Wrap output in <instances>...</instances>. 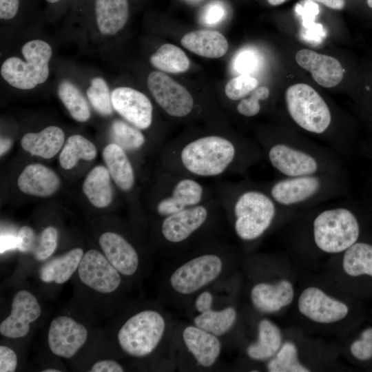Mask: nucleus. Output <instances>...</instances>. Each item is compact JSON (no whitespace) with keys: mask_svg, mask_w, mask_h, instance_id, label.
I'll list each match as a JSON object with an SVG mask.
<instances>
[{"mask_svg":"<svg viewBox=\"0 0 372 372\" xmlns=\"http://www.w3.org/2000/svg\"><path fill=\"white\" fill-rule=\"evenodd\" d=\"M261 185L283 208L298 211L346 196V176L316 174L282 176Z\"/></svg>","mask_w":372,"mask_h":372,"instance_id":"nucleus-8","label":"nucleus"},{"mask_svg":"<svg viewBox=\"0 0 372 372\" xmlns=\"http://www.w3.org/2000/svg\"><path fill=\"white\" fill-rule=\"evenodd\" d=\"M172 344L178 349V355L185 356L186 363L191 362L200 369L212 368L222 351L220 338L194 324L183 325L180 329L175 327Z\"/></svg>","mask_w":372,"mask_h":372,"instance_id":"nucleus-14","label":"nucleus"},{"mask_svg":"<svg viewBox=\"0 0 372 372\" xmlns=\"http://www.w3.org/2000/svg\"><path fill=\"white\" fill-rule=\"evenodd\" d=\"M36 237L37 235L31 227L28 226L22 227L17 234V249L23 253H31Z\"/></svg>","mask_w":372,"mask_h":372,"instance_id":"nucleus-44","label":"nucleus"},{"mask_svg":"<svg viewBox=\"0 0 372 372\" xmlns=\"http://www.w3.org/2000/svg\"><path fill=\"white\" fill-rule=\"evenodd\" d=\"M269 95L267 87H257L247 97L238 101L236 106V112L246 118L254 117L262 110L261 102L267 100Z\"/></svg>","mask_w":372,"mask_h":372,"instance_id":"nucleus-38","label":"nucleus"},{"mask_svg":"<svg viewBox=\"0 0 372 372\" xmlns=\"http://www.w3.org/2000/svg\"><path fill=\"white\" fill-rule=\"evenodd\" d=\"M153 209L158 220L212 198L214 188L199 179L161 168L156 185Z\"/></svg>","mask_w":372,"mask_h":372,"instance_id":"nucleus-12","label":"nucleus"},{"mask_svg":"<svg viewBox=\"0 0 372 372\" xmlns=\"http://www.w3.org/2000/svg\"><path fill=\"white\" fill-rule=\"evenodd\" d=\"M349 351L358 360L366 361L372 358V327L362 331L359 338L351 343Z\"/></svg>","mask_w":372,"mask_h":372,"instance_id":"nucleus-41","label":"nucleus"},{"mask_svg":"<svg viewBox=\"0 0 372 372\" xmlns=\"http://www.w3.org/2000/svg\"><path fill=\"white\" fill-rule=\"evenodd\" d=\"M368 152L369 153L371 158H372V145L371 146H368Z\"/></svg>","mask_w":372,"mask_h":372,"instance_id":"nucleus-54","label":"nucleus"},{"mask_svg":"<svg viewBox=\"0 0 372 372\" xmlns=\"http://www.w3.org/2000/svg\"><path fill=\"white\" fill-rule=\"evenodd\" d=\"M181 45L199 56L216 59L223 56L228 50V42L223 34L215 30H200L185 34Z\"/></svg>","mask_w":372,"mask_h":372,"instance_id":"nucleus-28","label":"nucleus"},{"mask_svg":"<svg viewBox=\"0 0 372 372\" xmlns=\"http://www.w3.org/2000/svg\"><path fill=\"white\" fill-rule=\"evenodd\" d=\"M113 108L129 123L141 130L152 124L153 106L143 93L129 87H118L111 92Z\"/></svg>","mask_w":372,"mask_h":372,"instance_id":"nucleus-20","label":"nucleus"},{"mask_svg":"<svg viewBox=\"0 0 372 372\" xmlns=\"http://www.w3.org/2000/svg\"><path fill=\"white\" fill-rule=\"evenodd\" d=\"M111 176L107 168L102 165L94 167L87 175L83 191L94 207L103 208L109 206L113 200Z\"/></svg>","mask_w":372,"mask_h":372,"instance_id":"nucleus-31","label":"nucleus"},{"mask_svg":"<svg viewBox=\"0 0 372 372\" xmlns=\"http://www.w3.org/2000/svg\"><path fill=\"white\" fill-rule=\"evenodd\" d=\"M17 185L19 189L27 194L46 197L59 189L60 180L57 174L41 164L27 165L19 176Z\"/></svg>","mask_w":372,"mask_h":372,"instance_id":"nucleus-25","label":"nucleus"},{"mask_svg":"<svg viewBox=\"0 0 372 372\" xmlns=\"http://www.w3.org/2000/svg\"><path fill=\"white\" fill-rule=\"evenodd\" d=\"M103 158L107 169L116 186L125 193H130L135 187L136 176L126 152L112 143L103 149Z\"/></svg>","mask_w":372,"mask_h":372,"instance_id":"nucleus-27","label":"nucleus"},{"mask_svg":"<svg viewBox=\"0 0 372 372\" xmlns=\"http://www.w3.org/2000/svg\"><path fill=\"white\" fill-rule=\"evenodd\" d=\"M263 160L257 141L220 133L175 138L163 146L161 168L194 178L246 175Z\"/></svg>","mask_w":372,"mask_h":372,"instance_id":"nucleus-1","label":"nucleus"},{"mask_svg":"<svg viewBox=\"0 0 372 372\" xmlns=\"http://www.w3.org/2000/svg\"><path fill=\"white\" fill-rule=\"evenodd\" d=\"M327 275L333 282L363 276L372 278V242L360 239L325 262Z\"/></svg>","mask_w":372,"mask_h":372,"instance_id":"nucleus-16","label":"nucleus"},{"mask_svg":"<svg viewBox=\"0 0 372 372\" xmlns=\"http://www.w3.org/2000/svg\"><path fill=\"white\" fill-rule=\"evenodd\" d=\"M49 3H56V2H58L60 0H46Z\"/></svg>","mask_w":372,"mask_h":372,"instance_id":"nucleus-55","label":"nucleus"},{"mask_svg":"<svg viewBox=\"0 0 372 372\" xmlns=\"http://www.w3.org/2000/svg\"><path fill=\"white\" fill-rule=\"evenodd\" d=\"M41 314V309L36 297L26 290H21L12 299L10 316L0 324V333L9 338L24 337L30 331V324Z\"/></svg>","mask_w":372,"mask_h":372,"instance_id":"nucleus-21","label":"nucleus"},{"mask_svg":"<svg viewBox=\"0 0 372 372\" xmlns=\"http://www.w3.org/2000/svg\"><path fill=\"white\" fill-rule=\"evenodd\" d=\"M21 52L25 61L16 56L8 58L1 65V74L12 87L31 90L48 79L52 48L45 41L37 39L25 43Z\"/></svg>","mask_w":372,"mask_h":372,"instance_id":"nucleus-13","label":"nucleus"},{"mask_svg":"<svg viewBox=\"0 0 372 372\" xmlns=\"http://www.w3.org/2000/svg\"><path fill=\"white\" fill-rule=\"evenodd\" d=\"M225 15L226 8L224 4L219 1H214L203 8L200 20L204 25L212 26L223 21Z\"/></svg>","mask_w":372,"mask_h":372,"instance_id":"nucleus-42","label":"nucleus"},{"mask_svg":"<svg viewBox=\"0 0 372 372\" xmlns=\"http://www.w3.org/2000/svg\"><path fill=\"white\" fill-rule=\"evenodd\" d=\"M296 340L284 339L277 353L267 362L269 372H310L315 369Z\"/></svg>","mask_w":372,"mask_h":372,"instance_id":"nucleus-26","label":"nucleus"},{"mask_svg":"<svg viewBox=\"0 0 372 372\" xmlns=\"http://www.w3.org/2000/svg\"><path fill=\"white\" fill-rule=\"evenodd\" d=\"M18 238L13 235H1L0 238V254L5 251L17 248Z\"/></svg>","mask_w":372,"mask_h":372,"instance_id":"nucleus-48","label":"nucleus"},{"mask_svg":"<svg viewBox=\"0 0 372 372\" xmlns=\"http://www.w3.org/2000/svg\"><path fill=\"white\" fill-rule=\"evenodd\" d=\"M285 110L290 119L300 130L318 136L340 156H346L344 148L333 132V112L323 97L305 83L289 86L285 94Z\"/></svg>","mask_w":372,"mask_h":372,"instance_id":"nucleus-9","label":"nucleus"},{"mask_svg":"<svg viewBox=\"0 0 372 372\" xmlns=\"http://www.w3.org/2000/svg\"><path fill=\"white\" fill-rule=\"evenodd\" d=\"M97 154L95 145L84 136L74 134L70 136L59 155V163L65 169L73 168L80 159L91 161Z\"/></svg>","mask_w":372,"mask_h":372,"instance_id":"nucleus-33","label":"nucleus"},{"mask_svg":"<svg viewBox=\"0 0 372 372\" xmlns=\"http://www.w3.org/2000/svg\"><path fill=\"white\" fill-rule=\"evenodd\" d=\"M366 5L372 9V0H366Z\"/></svg>","mask_w":372,"mask_h":372,"instance_id":"nucleus-53","label":"nucleus"},{"mask_svg":"<svg viewBox=\"0 0 372 372\" xmlns=\"http://www.w3.org/2000/svg\"><path fill=\"white\" fill-rule=\"evenodd\" d=\"M110 136L114 143L129 152L141 149L146 142L145 137L141 130L118 119L112 122Z\"/></svg>","mask_w":372,"mask_h":372,"instance_id":"nucleus-36","label":"nucleus"},{"mask_svg":"<svg viewBox=\"0 0 372 372\" xmlns=\"http://www.w3.org/2000/svg\"><path fill=\"white\" fill-rule=\"evenodd\" d=\"M87 331L73 318L61 316L50 323L48 341L52 353L64 358L73 357L85 343Z\"/></svg>","mask_w":372,"mask_h":372,"instance_id":"nucleus-19","label":"nucleus"},{"mask_svg":"<svg viewBox=\"0 0 372 372\" xmlns=\"http://www.w3.org/2000/svg\"><path fill=\"white\" fill-rule=\"evenodd\" d=\"M81 282L99 293H109L121 285L120 273L99 251L90 249L83 254L78 267Z\"/></svg>","mask_w":372,"mask_h":372,"instance_id":"nucleus-18","label":"nucleus"},{"mask_svg":"<svg viewBox=\"0 0 372 372\" xmlns=\"http://www.w3.org/2000/svg\"><path fill=\"white\" fill-rule=\"evenodd\" d=\"M99 242L105 256L121 274L125 276L135 274L139 267V256L125 237L108 231L101 235Z\"/></svg>","mask_w":372,"mask_h":372,"instance_id":"nucleus-22","label":"nucleus"},{"mask_svg":"<svg viewBox=\"0 0 372 372\" xmlns=\"http://www.w3.org/2000/svg\"><path fill=\"white\" fill-rule=\"evenodd\" d=\"M175 327L170 316L157 309H146L130 317L121 326L117 340L128 355L146 358L165 340H172Z\"/></svg>","mask_w":372,"mask_h":372,"instance_id":"nucleus-11","label":"nucleus"},{"mask_svg":"<svg viewBox=\"0 0 372 372\" xmlns=\"http://www.w3.org/2000/svg\"><path fill=\"white\" fill-rule=\"evenodd\" d=\"M328 8L334 10H342L346 6V0H313Z\"/></svg>","mask_w":372,"mask_h":372,"instance_id":"nucleus-49","label":"nucleus"},{"mask_svg":"<svg viewBox=\"0 0 372 372\" xmlns=\"http://www.w3.org/2000/svg\"><path fill=\"white\" fill-rule=\"evenodd\" d=\"M59 97L71 116L79 122H85L90 117L88 103L80 90L71 81L62 80L57 88Z\"/></svg>","mask_w":372,"mask_h":372,"instance_id":"nucleus-34","label":"nucleus"},{"mask_svg":"<svg viewBox=\"0 0 372 372\" xmlns=\"http://www.w3.org/2000/svg\"><path fill=\"white\" fill-rule=\"evenodd\" d=\"M293 303L301 319L324 331L342 327L350 313L342 289L327 277L324 281L312 280L298 289Z\"/></svg>","mask_w":372,"mask_h":372,"instance_id":"nucleus-10","label":"nucleus"},{"mask_svg":"<svg viewBox=\"0 0 372 372\" xmlns=\"http://www.w3.org/2000/svg\"><path fill=\"white\" fill-rule=\"evenodd\" d=\"M214 295L205 289L194 299L191 306L196 312L192 316V324L218 338L229 333L238 318L237 309L227 305L221 309L214 308Z\"/></svg>","mask_w":372,"mask_h":372,"instance_id":"nucleus-17","label":"nucleus"},{"mask_svg":"<svg viewBox=\"0 0 372 372\" xmlns=\"http://www.w3.org/2000/svg\"><path fill=\"white\" fill-rule=\"evenodd\" d=\"M285 336L280 327L267 318H261L256 325V338L245 349L251 360L267 362L280 349Z\"/></svg>","mask_w":372,"mask_h":372,"instance_id":"nucleus-24","label":"nucleus"},{"mask_svg":"<svg viewBox=\"0 0 372 372\" xmlns=\"http://www.w3.org/2000/svg\"><path fill=\"white\" fill-rule=\"evenodd\" d=\"M282 227L289 249L307 260H327L361 236L358 214L349 203L321 204L298 211Z\"/></svg>","mask_w":372,"mask_h":372,"instance_id":"nucleus-2","label":"nucleus"},{"mask_svg":"<svg viewBox=\"0 0 372 372\" xmlns=\"http://www.w3.org/2000/svg\"><path fill=\"white\" fill-rule=\"evenodd\" d=\"M19 0H0L1 19H11L17 14Z\"/></svg>","mask_w":372,"mask_h":372,"instance_id":"nucleus-46","label":"nucleus"},{"mask_svg":"<svg viewBox=\"0 0 372 372\" xmlns=\"http://www.w3.org/2000/svg\"><path fill=\"white\" fill-rule=\"evenodd\" d=\"M63 131L57 126H48L38 133H27L21 141L23 149L32 155L43 158L54 157L62 147Z\"/></svg>","mask_w":372,"mask_h":372,"instance_id":"nucleus-30","label":"nucleus"},{"mask_svg":"<svg viewBox=\"0 0 372 372\" xmlns=\"http://www.w3.org/2000/svg\"><path fill=\"white\" fill-rule=\"evenodd\" d=\"M296 61L301 68L310 72L313 80L322 87H335L343 78L342 65L333 56L302 49L296 52Z\"/></svg>","mask_w":372,"mask_h":372,"instance_id":"nucleus-23","label":"nucleus"},{"mask_svg":"<svg viewBox=\"0 0 372 372\" xmlns=\"http://www.w3.org/2000/svg\"><path fill=\"white\" fill-rule=\"evenodd\" d=\"M258 59L256 53L250 50L240 51L234 57L233 67L242 74L251 72L257 66Z\"/></svg>","mask_w":372,"mask_h":372,"instance_id":"nucleus-43","label":"nucleus"},{"mask_svg":"<svg viewBox=\"0 0 372 372\" xmlns=\"http://www.w3.org/2000/svg\"><path fill=\"white\" fill-rule=\"evenodd\" d=\"M91 372H123L124 369L118 362L112 360H105L96 362L93 364Z\"/></svg>","mask_w":372,"mask_h":372,"instance_id":"nucleus-47","label":"nucleus"},{"mask_svg":"<svg viewBox=\"0 0 372 372\" xmlns=\"http://www.w3.org/2000/svg\"><path fill=\"white\" fill-rule=\"evenodd\" d=\"M257 142L263 159L282 176L316 174L346 176L341 156L328 146L287 132H260Z\"/></svg>","mask_w":372,"mask_h":372,"instance_id":"nucleus-5","label":"nucleus"},{"mask_svg":"<svg viewBox=\"0 0 372 372\" xmlns=\"http://www.w3.org/2000/svg\"><path fill=\"white\" fill-rule=\"evenodd\" d=\"M12 141L10 138L7 137H1L0 141V154L3 156L5 154L11 147Z\"/></svg>","mask_w":372,"mask_h":372,"instance_id":"nucleus-50","label":"nucleus"},{"mask_svg":"<svg viewBox=\"0 0 372 372\" xmlns=\"http://www.w3.org/2000/svg\"><path fill=\"white\" fill-rule=\"evenodd\" d=\"M267 3L272 6H280L288 0H266Z\"/></svg>","mask_w":372,"mask_h":372,"instance_id":"nucleus-51","label":"nucleus"},{"mask_svg":"<svg viewBox=\"0 0 372 372\" xmlns=\"http://www.w3.org/2000/svg\"><path fill=\"white\" fill-rule=\"evenodd\" d=\"M97 27L105 35H114L125 25L129 17L127 0H96Z\"/></svg>","mask_w":372,"mask_h":372,"instance_id":"nucleus-29","label":"nucleus"},{"mask_svg":"<svg viewBox=\"0 0 372 372\" xmlns=\"http://www.w3.org/2000/svg\"><path fill=\"white\" fill-rule=\"evenodd\" d=\"M165 273L168 304L189 306L196 296L223 281L242 262L240 250L220 238L173 256Z\"/></svg>","mask_w":372,"mask_h":372,"instance_id":"nucleus-4","label":"nucleus"},{"mask_svg":"<svg viewBox=\"0 0 372 372\" xmlns=\"http://www.w3.org/2000/svg\"><path fill=\"white\" fill-rule=\"evenodd\" d=\"M150 63L154 68L169 73L184 72L190 65L185 53L178 46L170 43L161 45L151 56Z\"/></svg>","mask_w":372,"mask_h":372,"instance_id":"nucleus-35","label":"nucleus"},{"mask_svg":"<svg viewBox=\"0 0 372 372\" xmlns=\"http://www.w3.org/2000/svg\"><path fill=\"white\" fill-rule=\"evenodd\" d=\"M276 254H259L245 262L247 277V296L251 307L258 313L273 315L291 305L297 293L293 273L276 265Z\"/></svg>","mask_w":372,"mask_h":372,"instance_id":"nucleus-7","label":"nucleus"},{"mask_svg":"<svg viewBox=\"0 0 372 372\" xmlns=\"http://www.w3.org/2000/svg\"><path fill=\"white\" fill-rule=\"evenodd\" d=\"M86 94L93 108L103 116L112 114L111 93L106 81L101 77H94L90 81Z\"/></svg>","mask_w":372,"mask_h":372,"instance_id":"nucleus-37","label":"nucleus"},{"mask_svg":"<svg viewBox=\"0 0 372 372\" xmlns=\"http://www.w3.org/2000/svg\"><path fill=\"white\" fill-rule=\"evenodd\" d=\"M213 188L229 226L246 249L282 227L296 212L280 206L260 182L247 177L238 182L218 180Z\"/></svg>","mask_w":372,"mask_h":372,"instance_id":"nucleus-3","label":"nucleus"},{"mask_svg":"<svg viewBox=\"0 0 372 372\" xmlns=\"http://www.w3.org/2000/svg\"><path fill=\"white\" fill-rule=\"evenodd\" d=\"M147 83L155 101L169 116L184 118L193 114L196 106L194 97L169 76L154 71L149 74Z\"/></svg>","mask_w":372,"mask_h":372,"instance_id":"nucleus-15","label":"nucleus"},{"mask_svg":"<svg viewBox=\"0 0 372 372\" xmlns=\"http://www.w3.org/2000/svg\"><path fill=\"white\" fill-rule=\"evenodd\" d=\"M258 85V80L249 75L240 74L229 80L225 85V93L231 101H239L247 97Z\"/></svg>","mask_w":372,"mask_h":372,"instance_id":"nucleus-40","label":"nucleus"},{"mask_svg":"<svg viewBox=\"0 0 372 372\" xmlns=\"http://www.w3.org/2000/svg\"><path fill=\"white\" fill-rule=\"evenodd\" d=\"M83 254L82 249L74 248L49 260L40 269V279L44 282H54L56 284L65 282L78 269Z\"/></svg>","mask_w":372,"mask_h":372,"instance_id":"nucleus-32","label":"nucleus"},{"mask_svg":"<svg viewBox=\"0 0 372 372\" xmlns=\"http://www.w3.org/2000/svg\"><path fill=\"white\" fill-rule=\"evenodd\" d=\"M61 371L55 369H47L45 370H43L42 372H60Z\"/></svg>","mask_w":372,"mask_h":372,"instance_id":"nucleus-52","label":"nucleus"},{"mask_svg":"<svg viewBox=\"0 0 372 372\" xmlns=\"http://www.w3.org/2000/svg\"><path fill=\"white\" fill-rule=\"evenodd\" d=\"M227 223L223 208L216 196L158 220L157 234L168 256H175L216 238Z\"/></svg>","mask_w":372,"mask_h":372,"instance_id":"nucleus-6","label":"nucleus"},{"mask_svg":"<svg viewBox=\"0 0 372 372\" xmlns=\"http://www.w3.org/2000/svg\"><path fill=\"white\" fill-rule=\"evenodd\" d=\"M17 356L14 351L6 346H0V371L13 372L17 366Z\"/></svg>","mask_w":372,"mask_h":372,"instance_id":"nucleus-45","label":"nucleus"},{"mask_svg":"<svg viewBox=\"0 0 372 372\" xmlns=\"http://www.w3.org/2000/svg\"><path fill=\"white\" fill-rule=\"evenodd\" d=\"M57 243L58 231L55 227L49 226L37 236L31 253L36 260H45L54 252Z\"/></svg>","mask_w":372,"mask_h":372,"instance_id":"nucleus-39","label":"nucleus"}]
</instances>
